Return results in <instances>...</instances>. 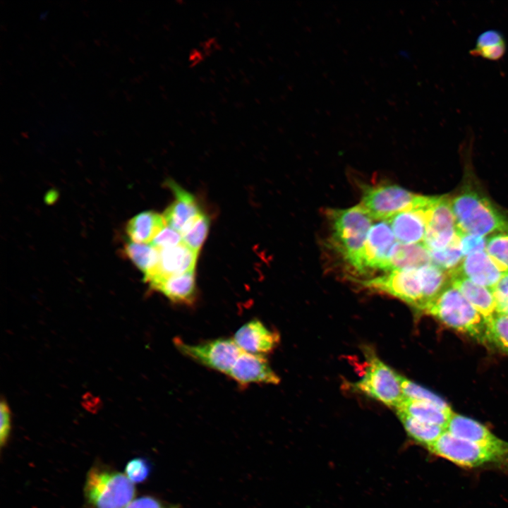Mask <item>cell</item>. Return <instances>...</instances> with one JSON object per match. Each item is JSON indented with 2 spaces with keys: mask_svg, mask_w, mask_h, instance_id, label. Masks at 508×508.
<instances>
[{
  "mask_svg": "<svg viewBox=\"0 0 508 508\" xmlns=\"http://www.w3.org/2000/svg\"><path fill=\"white\" fill-rule=\"evenodd\" d=\"M397 411L403 412L418 421L446 427L453 412L432 403L405 398L396 407Z\"/></svg>",
  "mask_w": 508,
  "mask_h": 508,
  "instance_id": "7402d4cb",
  "label": "cell"
},
{
  "mask_svg": "<svg viewBox=\"0 0 508 508\" xmlns=\"http://www.w3.org/2000/svg\"><path fill=\"white\" fill-rule=\"evenodd\" d=\"M181 243H183V240L181 233L167 225L150 244L160 250L173 247Z\"/></svg>",
  "mask_w": 508,
  "mask_h": 508,
  "instance_id": "e575fe53",
  "label": "cell"
},
{
  "mask_svg": "<svg viewBox=\"0 0 508 508\" xmlns=\"http://www.w3.org/2000/svg\"><path fill=\"white\" fill-rule=\"evenodd\" d=\"M420 196L397 185L366 186L359 205L373 219L387 221L415 206Z\"/></svg>",
  "mask_w": 508,
  "mask_h": 508,
  "instance_id": "8992f818",
  "label": "cell"
},
{
  "mask_svg": "<svg viewBox=\"0 0 508 508\" xmlns=\"http://www.w3.org/2000/svg\"><path fill=\"white\" fill-rule=\"evenodd\" d=\"M487 341L508 353V315L496 313L486 320Z\"/></svg>",
  "mask_w": 508,
  "mask_h": 508,
  "instance_id": "f1b7e54d",
  "label": "cell"
},
{
  "mask_svg": "<svg viewBox=\"0 0 508 508\" xmlns=\"http://www.w3.org/2000/svg\"><path fill=\"white\" fill-rule=\"evenodd\" d=\"M361 282L368 289L391 295L419 310L423 308V289L418 268L394 269Z\"/></svg>",
  "mask_w": 508,
  "mask_h": 508,
  "instance_id": "9c48e42d",
  "label": "cell"
},
{
  "mask_svg": "<svg viewBox=\"0 0 508 508\" xmlns=\"http://www.w3.org/2000/svg\"><path fill=\"white\" fill-rule=\"evenodd\" d=\"M151 471L152 466L150 462L142 457L131 459L125 467V474L134 484L145 481Z\"/></svg>",
  "mask_w": 508,
  "mask_h": 508,
  "instance_id": "1f68e13d",
  "label": "cell"
},
{
  "mask_svg": "<svg viewBox=\"0 0 508 508\" xmlns=\"http://www.w3.org/2000/svg\"><path fill=\"white\" fill-rule=\"evenodd\" d=\"M396 244L395 236L387 221L372 225L361 252L358 272L389 271L391 255Z\"/></svg>",
  "mask_w": 508,
  "mask_h": 508,
  "instance_id": "30bf717a",
  "label": "cell"
},
{
  "mask_svg": "<svg viewBox=\"0 0 508 508\" xmlns=\"http://www.w3.org/2000/svg\"><path fill=\"white\" fill-rule=\"evenodd\" d=\"M486 251L508 270V232L496 233L487 238Z\"/></svg>",
  "mask_w": 508,
  "mask_h": 508,
  "instance_id": "4dcf8cb0",
  "label": "cell"
},
{
  "mask_svg": "<svg viewBox=\"0 0 508 508\" xmlns=\"http://www.w3.org/2000/svg\"><path fill=\"white\" fill-rule=\"evenodd\" d=\"M506 270L487 251L483 250L464 257L458 267L450 272L492 289Z\"/></svg>",
  "mask_w": 508,
  "mask_h": 508,
  "instance_id": "4fadbf2b",
  "label": "cell"
},
{
  "mask_svg": "<svg viewBox=\"0 0 508 508\" xmlns=\"http://www.w3.org/2000/svg\"><path fill=\"white\" fill-rule=\"evenodd\" d=\"M402 393L405 398L426 401L443 409H451L448 404L437 394L399 375Z\"/></svg>",
  "mask_w": 508,
  "mask_h": 508,
  "instance_id": "f546056e",
  "label": "cell"
},
{
  "mask_svg": "<svg viewBox=\"0 0 508 508\" xmlns=\"http://www.w3.org/2000/svg\"><path fill=\"white\" fill-rule=\"evenodd\" d=\"M125 508H179L153 496L145 495L134 499Z\"/></svg>",
  "mask_w": 508,
  "mask_h": 508,
  "instance_id": "8d00e7d4",
  "label": "cell"
},
{
  "mask_svg": "<svg viewBox=\"0 0 508 508\" xmlns=\"http://www.w3.org/2000/svg\"><path fill=\"white\" fill-rule=\"evenodd\" d=\"M452 435L497 449H508V442L494 435L487 427L471 418L453 413L446 427Z\"/></svg>",
  "mask_w": 508,
  "mask_h": 508,
  "instance_id": "e0dca14e",
  "label": "cell"
},
{
  "mask_svg": "<svg viewBox=\"0 0 508 508\" xmlns=\"http://www.w3.org/2000/svg\"><path fill=\"white\" fill-rule=\"evenodd\" d=\"M327 214L332 247L358 272L373 219L360 205L344 210H328Z\"/></svg>",
  "mask_w": 508,
  "mask_h": 508,
  "instance_id": "6da1fadb",
  "label": "cell"
},
{
  "mask_svg": "<svg viewBox=\"0 0 508 508\" xmlns=\"http://www.w3.org/2000/svg\"><path fill=\"white\" fill-rule=\"evenodd\" d=\"M452 286L456 288L473 307L485 318V321L497 313L492 291L453 272H448Z\"/></svg>",
  "mask_w": 508,
  "mask_h": 508,
  "instance_id": "d6986e66",
  "label": "cell"
},
{
  "mask_svg": "<svg viewBox=\"0 0 508 508\" xmlns=\"http://www.w3.org/2000/svg\"><path fill=\"white\" fill-rule=\"evenodd\" d=\"M239 385L278 384L279 377L262 355L241 352L228 375Z\"/></svg>",
  "mask_w": 508,
  "mask_h": 508,
  "instance_id": "5bb4252c",
  "label": "cell"
},
{
  "mask_svg": "<svg viewBox=\"0 0 508 508\" xmlns=\"http://www.w3.org/2000/svg\"><path fill=\"white\" fill-rule=\"evenodd\" d=\"M506 42L485 47L480 49H471L469 53L473 56H480L490 60H498L506 52Z\"/></svg>",
  "mask_w": 508,
  "mask_h": 508,
  "instance_id": "f35d334b",
  "label": "cell"
},
{
  "mask_svg": "<svg viewBox=\"0 0 508 508\" xmlns=\"http://www.w3.org/2000/svg\"><path fill=\"white\" fill-rule=\"evenodd\" d=\"M408 435L416 442L429 449L446 430L440 425L423 422L401 411H397Z\"/></svg>",
  "mask_w": 508,
  "mask_h": 508,
  "instance_id": "cb8c5ba5",
  "label": "cell"
},
{
  "mask_svg": "<svg viewBox=\"0 0 508 508\" xmlns=\"http://www.w3.org/2000/svg\"><path fill=\"white\" fill-rule=\"evenodd\" d=\"M457 234L451 200L445 196L436 197L428 213L424 245L428 250L442 249Z\"/></svg>",
  "mask_w": 508,
  "mask_h": 508,
  "instance_id": "7c38bea8",
  "label": "cell"
},
{
  "mask_svg": "<svg viewBox=\"0 0 508 508\" xmlns=\"http://www.w3.org/2000/svg\"><path fill=\"white\" fill-rule=\"evenodd\" d=\"M0 447L2 449L8 443L11 430V411L6 401L4 400L0 404Z\"/></svg>",
  "mask_w": 508,
  "mask_h": 508,
  "instance_id": "d590c367",
  "label": "cell"
},
{
  "mask_svg": "<svg viewBox=\"0 0 508 508\" xmlns=\"http://www.w3.org/2000/svg\"><path fill=\"white\" fill-rule=\"evenodd\" d=\"M124 253L133 264L144 273V277L150 275L159 262V250L152 244L128 243Z\"/></svg>",
  "mask_w": 508,
  "mask_h": 508,
  "instance_id": "484cf974",
  "label": "cell"
},
{
  "mask_svg": "<svg viewBox=\"0 0 508 508\" xmlns=\"http://www.w3.org/2000/svg\"><path fill=\"white\" fill-rule=\"evenodd\" d=\"M174 195V201L163 214L167 226L182 231L202 212L200 210L195 198L176 183L169 182Z\"/></svg>",
  "mask_w": 508,
  "mask_h": 508,
  "instance_id": "ac0fdd59",
  "label": "cell"
},
{
  "mask_svg": "<svg viewBox=\"0 0 508 508\" xmlns=\"http://www.w3.org/2000/svg\"><path fill=\"white\" fill-rule=\"evenodd\" d=\"M429 253L433 264L447 272L455 270L464 257L459 233L447 246L440 250H429Z\"/></svg>",
  "mask_w": 508,
  "mask_h": 508,
  "instance_id": "4316f807",
  "label": "cell"
},
{
  "mask_svg": "<svg viewBox=\"0 0 508 508\" xmlns=\"http://www.w3.org/2000/svg\"><path fill=\"white\" fill-rule=\"evenodd\" d=\"M166 226L163 215L154 211H145L128 222L126 231L132 242L150 244Z\"/></svg>",
  "mask_w": 508,
  "mask_h": 508,
  "instance_id": "44dd1931",
  "label": "cell"
},
{
  "mask_svg": "<svg viewBox=\"0 0 508 508\" xmlns=\"http://www.w3.org/2000/svg\"><path fill=\"white\" fill-rule=\"evenodd\" d=\"M430 263L432 260L429 250L423 243H398L391 255L389 271L394 269H417Z\"/></svg>",
  "mask_w": 508,
  "mask_h": 508,
  "instance_id": "603a6c76",
  "label": "cell"
},
{
  "mask_svg": "<svg viewBox=\"0 0 508 508\" xmlns=\"http://www.w3.org/2000/svg\"><path fill=\"white\" fill-rule=\"evenodd\" d=\"M506 42L503 34L498 30L490 29L481 32L477 37L474 49Z\"/></svg>",
  "mask_w": 508,
  "mask_h": 508,
  "instance_id": "74e56055",
  "label": "cell"
},
{
  "mask_svg": "<svg viewBox=\"0 0 508 508\" xmlns=\"http://www.w3.org/2000/svg\"><path fill=\"white\" fill-rule=\"evenodd\" d=\"M435 455L465 468L508 467V449H497L445 431L428 449Z\"/></svg>",
  "mask_w": 508,
  "mask_h": 508,
  "instance_id": "5b68a950",
  "label": "cell"
},
{
  "mask_svg": "<svg viewBox=\"0 0 508 508\" xmlns=\"http://www.w3.org/2000/svg\"><path fill=\"white\" fill-rule=\"evenodd\" d=\"M150 286L174 303L191 304L195 298V271L167 277L151 283Z\"/></svg>",
  "mask_w": 508,
  "mask_h": 508,
  "instance_id": "ffe728a7",
  "label": "cell"
},
{
  "mask_svg": "<svg viewBox=\"0 0 508 508\" xmlns=\"http://www.w3.org/2000/svg\"><path fill=\"white\" fill-rule=\"evenodd\" d=\"M133 482L114 468L95 463L88 471L84 486L87 508H125L134 500Z\"/></svg>",
  "mask_w": 508,
  "mask_h": 508,
  "instance_id": "277c9868",
  "label": "cell"
},
{
  "mask_svg": "<svg viewBox=\"0 0 508 508\" xmlns=\"http://www.w3.org/2000/svg\"><path fill=\"white\" fill-rule=\"evenodd\" d=\"M174 344L184 356L217 372L229 375L241 353L233 339L220 338L191 345L176 338Z\"/></svg>",
  "mask_w": 508,
  "mask_h": 508,
  "instance_id": "ba28073f",
  "label": "cell"
},
{
  "mask_svg": "<svg viewBox=\"0 0 508 508\" xmlns=\"http://www.w3.org/2000/svg\"><path fill=\"white\" fill-rule=\"evenodd\" d=\"M457 229L461 233L485 236L508 232V217L480 193L467 189L451 200Z\"/></svg>",
  "mask_w": 508,
  "mask_h": 508,
  "instance_id": "7a4b0ae2",
  "label": "cell"
},
{
  "mask_svg": "<svg viewBox=\"0 0 508 508\" xmlns=\"http://www.w3.org/2000/svg\"><path fill=\"white\" fill-rule=\"evenodd\" d=\"M460 238V246L464 257L470 254L486 250L487 239L485 236L471 234L461 233L458 231Z\"/></svg>",
  "mask_w": 508,
  "mask_h": 508,
  "instance_id": "d6a6232c",
  "label": "cell"
},
{
  "mask_svg": "<svg viewBox=\"0 0 508 508\" xmlns=\"http://www.w3.org/2000/svg\"><path fill=\"white\" fill-rule=\"evenodd\" d=\"M233 340L243 352L265 356L276 348L279 336L255 319L241 326Z\"/></svg>",
  "mask_w": 508,
  "mask_h": 508,
  "instance_id": "2e32d148",
  "label": "cell"
},
{
  "mask_svg": "<svg viewBox=\"0 0 508 508\" xmlns=\"http://www.w3.org/2000/svg\"><path fill=\"white\" fill-rule=\"evenodd\" d=\"M368 367L356 389L382 404L397 407L404 399L399 375L375 355L370 354Z\"/></svg>",
  "mask_w": 508,
  "mask_h": 508,
  "instance_id": "52a82bcc",
  "label": "cell"
},
{
  "mask_svg": "<svg viewBox=\"0 0 508 508\" xmlns=\"http://www.w3.org/2000/svg\"><path fill=\"white\" fill-rule=\"evenodd\" d=\"M159 251V262L155 270L144 277L149 284L167 277L195 271L198 253L183 243Z\"/></svg>",
  "mask_w": 508,
  "mask_h": 508,
  "instance_id": "9a60e30c",
  "label": "cell"
},
{
  "mask_svg": "<svg viewBox=\"0 0 508 508\" xmlns=\"http://www.w3.org/2000/svg\"><path fill=\"white\" fill-rule=\"evenodd\" d=\"M210 219L201 213L181 233L183 243L198 253L209 231Z\"/></svg>",
  "mask_w": 508,
  "mask_h": 508,
  "instance_id": "83f0119b",
  "label": "cell"
},
{
  "mask_svg": "<svg viewBox=\"0 0 508 508\" xmlns=\"http://www.w3.org/2000/svg\"><path fill=\"white\" fill-rule=\"evenodd\" d=\"M423 289L424 310L428 303L433 301L446 288L447 276L446 271L430 263L418 268Z\"/></svg>",
  "mask_w": 508,
  "mask_h": 508,
  "instance_id": "d4e9b609",
  "label": "cell"
},
{
  "mask_svg": "<svg viewBox=\"0 0 508 508\" xmlns=\"http://www.w3.org/2000/svg\"><path fill=\"white\" fill-rule=\"evenodd\" d=\"M436 196L421 195L415 206L401 212L387 220L399 243H423L428 212Z\"/></svg>",
  "mask_w": 508,
  "mask_h": 508,
  "instance_id": "8fae6325",
  "label": "cell"
},
{
  "mask_svg": "<svg viewBox=\"0 0 508 508\" xmlns=\"http://www.w3.org/2000/svg\"><path fill=\"white\" fill-rule=\"evenodd\" d=\"M494 296L497 313L508 315V270L497 284L491 289Z\"/></svg>",
  "mask_w": 508,
  "mask_h": 508,
  "instance_id": "836d02e7",
  "label": "cell"
},
{
  "mask_svg": "<svg viewBox=\"0 0 508 508\" xmlns=\"http://www.w3.org/2000/svg\"><path fill=\"white\" fill-rule=\"evenodd\" d=\"M423 312L479 342H488L485 318L452 285L428 303Z\"/></svg>",
  "mask_w": 508,
  "mask_h": 508,
  "instance_id": "3957f363",
  "label": "cell"
}]
</instances>
